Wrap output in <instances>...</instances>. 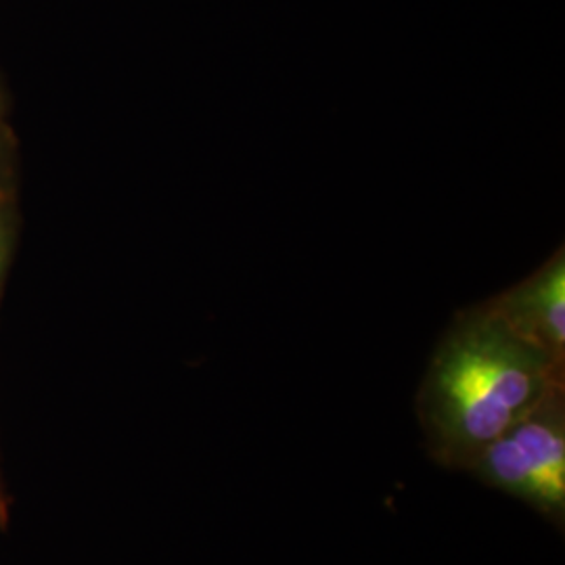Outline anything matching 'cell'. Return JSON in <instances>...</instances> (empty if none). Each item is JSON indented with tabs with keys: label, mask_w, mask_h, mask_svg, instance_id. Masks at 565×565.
<instances>
[{
	"label": "cell",
	"mask_w": 565,
	"mask_h": 565,
	"mask_svg": "<svg viewBox=\"0 0 565 565\" xmlns=\"http://www.w3.org/2000/svg\"><path fill=\"white\" fill-rule=\"evenodd\" d=\"M564 387V364L527 342L490 302L461 310L438 343L417 396L425 445L445 467L469 469Z\"/></svg>",
	"instance_id": "6da1fadb"
},
{
	"label": "cell",
	"mask_w": 565,
	"mask_h": 565,
	"mask_svg": "<svg viewBox=\"0 0 565 565\" xmlns=\"http://www.w3.org/2000/svg\"><path fill=\"white\" fill-rule=\"evenodd\" d=\"M484 484L534 507L555 524L565 515L564 387L486 446L469 467Z\"/></svg>",
	"instance_id": "7a4b0ae2"
},
{
	"label": "cell",
	"mask_w": 565,
	"mask_h": 565,
	"mask_svg": "<svg viewBox=\"0 0 565 565\" xmlns=\"http://www.w3.org/2000/svg\"><path fill=\"white\" fill-rule=\"evenodd\" d=\"M515 333L565 364V254L559 247L524 281L488 300Z\"/></svg>",
	"instance_id": "3957f363"
}]
</instances>
